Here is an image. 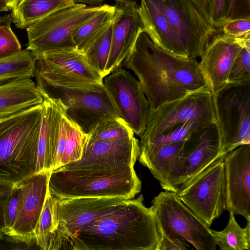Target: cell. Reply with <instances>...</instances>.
I'll return each instance as SVG.
<instances>
[{"label":"cell","instance_id":"6da1fadb","mask_svg":"<svg viewBox=\"0 0 250 250\" xmlns=\"http://www.w3.org/2000/svg\"><path fill=\"white\" fill-rule=\"evenodd\" d=\"M121 65L135 75L152 110L206 85L196 58L174 56L145 32Z\"/></svg>","mask_w":250,"mask_h":250},{"label":"cell","instance_id":"7a4b0ae2","mask_svg":"<svg viewBox=\"0 0 250 250\" xmlns=\"http://www.w3.org/2000/svg\"><path fill=\"white\" fill-rule=\"evenodd\" d=\"M142 194L126 200L70 236L64 250H155L160 235L152 206Z\"/></svg>","mask_w":250,"mask_h":250},{"label":"cell","instance_id":"3957f363","mask_svg":"<svg viewBox=\"0 0 250 250\" xmlns=\"http://www.w3.org/2000/svg\"><path fill=\"white\" fill-rule=\"evenodd\" d=\"M42 103L0 119V180L18 184L36 174Z\"/></svg>","mask_w":250,"mask_h":250},{"label":"cell","instance_id":"277c9868","mask_svg":"<svg viewBox=\"0 0 250 250\" xmlns=\"http://www.w3.org/2000/svg\"><path fill=\"white\" fill-rule=\"evenodd\" d=\"M51 195L57 200L87 197L133 199L141 189L134 167L120 168H65L51 171Z\"/></svg>","mask_w":250,"mask_h":250},{"label":"cell","instance_id":"5b68a950","mask_svg":"<svg viewBox=\"0 0 250 250\" xmlns=\"http://www.w3.org/2000/svg\"><path fill=\"white\" fill-rule=\"evenodd\" d=\"M36 57L35 75L38 83L88 91L104 88L103 78L76 47L54 50Z\"/></svg>","mask_w":250,"mask_h":250},{"label":"cell","instance_id":"8992f818","mask_svg":"<svg viewBox=\"0 0 250 250\" xmlns=\"http://www.w3.org/2000/svg\"><path fill=\"white\" fill-rule=\"evenodd\" d=\"M152 204L159 232L196 250L216 249L211 229L181 201L177 193L161 192Z\"/></svg>","mask_w":250,"mask_h":250},{"label":"cell","instance_id":"52a82bcc","mask_svg":"<svg viewBox=\"0 0 250 250\" xmlns=\"http://www.w3.org/2000/svg\"><path fill=\"white\" fill-rule=\"evenodd\" d=\"M213 100L224 157L238 146L250 144V83H228Z\"/></svg>","mask_w":250,"mask_h":250},{"label":"cell","instance_id":"ba28073f","mask_svg":"<svg viewBox=\"0 0 250 250\" xmlns=\"http://www.w3.org/2000/svg\"><path fill=\"white\" fill-rule=\"evenodd\" d=\"M105 6L75 3L57 11L26 28V49L35 56L50 51L76 47L72 33L80 25L95 15Z\"/></svg>","mask_w":250,"mask_h":250},{"label":"cell","instance_id":"9c48e42d","mask_svg":"<svg viewBox=\"0 0 250 250\" xmlns=\"http://www.w3.org/2000/svg\"><path fill=\"white\" fill-rule=\"evenodd\" d=\"M223 157L216 123L192 133L184 141L178 160L162 188L178 193L188 183Z\"/></svg>","mask_w":250,"mask_h":250},{"label":"cell","instance_id":"30bf717a","mask_svg":"<svg viewBox=\"0 0 250 250\" xmlns=\"http://www.w3.org/2000/svg\"><path fill=\"white\" fill-rule=\"evenodd\" d=\"M216 123L213 96L207 85L185 96L167 102L149 112L146 129L140 137L143 143L189 120Z\"/></svg>","mask_w":250,"mask_h":250},{"label":"cell","instance_id":"8fae6325","mask_svg":"<svg viewBox=\"0 0 250 250\" xmlns=\"http://www.w3.org/2000/svg\"><path fill=\"white\" fill-rule=\"evenodd\" d=\"M53 198L54 232L50 250H64L70 236L92 221L117 208L127 200L122 197L63 200Z\"/></svg>","mask_w":250,"mask_h":250},{"label":"cell","instance_id":"7c38bea8","mask_svg":"<svg viewBox=\"0 0 250 250\" xmlns=\"http://www.w3.org/2000/svg\"><path fill=\"white\" fill-rule=\"evenodd\" d=\"M177 194L181 201L209 227L225 210L224 157L184 185Z\"/></svg>","mask_w":250,"mask_h":250},{"label":"cell","instance_id":"4fadbf2b","mask_svg":"<svg viewBox=\"0 0 250 250\" xmlns=\"http://www.w3.org/2000/svg\"><path fill=\"white\" fill-rule=\"evenodd\" d=\"M37 85L49 96L59 99L66 107L65 116L86 134L104 120L120 117L104 87L88 91Z\"/></svg>","mask_w":250,"mask_h":250},{"label":"cell","instance_id":"5bb4252c","mask_svg":"<svg viewBox=\"0 0 250 250\" xmlns=\"http://www.w3.org/2000/svg\"><path fill=\"white\" fill-rule=\"evenodd\" d=\"M103 84L120 117L140 137L146 128L150 107L138 79L120 65L103 78Z\"/></svg>","mask_w":250,"mask_h":250},{"label":"cell","instance_id":"9a60e30c","mask_svg":"<svg viewBox=\"0 0 250 250\" xmlns=\"http://www.w3.org/2000/svg\"><path fill=\"white\" fill-rule=\"evenodd\" d=\"M176 31L189 58L201 57L215 29L191 0H152Z\"/></svg>","mask_w":250,"mask_h":250},{"label":"cell","instance_id":"2e32d148","mask_svg":"<svg viewBox=\"0 0 250 250\" xmlns=\"http://www.w3.org/2000/svg\"><path fill=\"white\" fill-rule=\"evenodd\" d=\"M216 33V32H215ZM214 33L204 49L199 66L205 84L214 96L228 83L231 67L250 34L232 38Z\"/></svg>","mask_w":250,"mask_h":250},{"label":"cell","instance_id":"e0dca14e","mask_svg":"<svg viewBox=\"0 0 250 250\" xmlns=\"http://www.w3.org/2000/svg\"><path fill=\"white\" fill-rule=\"evenodd\" d=\"M140 150L139 141L134 136L112 141L87 138L81 159L61 167L109 169L134 167Z\"/></svg>","mask_w":250,"mask_h":250},{"label":"cell","instance_id":"ac0fdd59","mask_svg":"<svg viewBox=\"0 0 250 250\" xmlns=\"http://www.w3.org/2000/svg\"><path fill=\"white\" fill-rule=\"evenodd\" d=\"M224 162L225 210L250 220V144L227 153Z\"/></svg>","mask_w":250,"mask_h":250},{"label":"cell","instance_id":"d6986e66","mask_svg":"<svg viewBox=\"0 0 250 250\" xmlns=\"http://www.w3.org/2000/svg\"><path fill=\"white\" fill-rule=\"evenodd\" d=\"M111 47L104 77L121 65L145 26L136 1L116 2Z\"/></svg>","mask_w":250,"mask_h":250},{"label":"cell","instance_id":"ffe728a7","mask_svg":"<svg viewBox=\"0 0 250 250\" xmlns=\"http://www.w3.org/2000/svg\"><path fill=\"white\" fill-rule=\"evenodd\" d=\"M51 171L36 173L20 183L19 212L9 237L29 244L35 240V230L44 204Z\"/></svg>","mask_w":250,"mask_h":250},{"label":"cell","instance_id":"44dd1931","mask_svg":"<svg viewBox=\"0 0 250 250\" xmlns=\"http://www.w3.org/2000/svg\"><path fill=\"white\" fill-rule=\"evenodd\" d=\"M139 11L145 33L154 44L174 56L189 58L176 31L152 0H141Z\"/></svg>","mask_w":250,"mask_h":250},{"label":"cell","instance_id":"7402d4cb","mask_svg":"<svg viewBox=\"0 0 250 250\" xmlns=\"http://www.w3.org/2000/svg\"><path fill=\"white\" fill-rule=\"evenodd\" d=\"M38 86L30 78L16 79L0 84V119L43 103Z\"/></svg>","mask_w":250,"mask_h":250},{"label":"cell","instance_id":"603a6c76","mask_svg":"<svg viewBox=\"0 0 250 250\" xmlns=\"http://www.w3.org/2000/svg\"><path fill=\"white\" fill-rule=\"evenodd\" d=\"M184 142L140 146V163L150 170L162 188L179 158Z\"/></svg>","mask_w":250,"mask_h":250},{"label":"cell","instance_id":"cb8c5ba5","mask_svg":"<svg viewBox=\"0 0 250 250\" xmlns=\"http://www.w3.org/2000/svg\"><path fill=\"white\" fill-rule=\"evenodd\" d=\"M75 4L71 0H20L11 11L12 22L17 28L26 29L47 16Z\"/></svg>","mask_w":250,"mask_h":250},{"label":"cell","instance_id":"d4e9b609","mask_svg":"<svg viewBox=\"0 0 250 250\" xmlns=\"http://www.w3.org/2000/svg\"><path fill=\"white\" fill-rule=\"evenodd\" d=\"M115 11L114 5L105 4L95 15L78 27L72 33L76 47L84 53L113 19Z\"/></svg>","mask_w":250,"mask_h":250},{"label":"cell","instance_id":"484cf974","mask_svg":"<svg viewBox=\"0 0 250 250\" xmlns=\"http://www.w3.org/2000/svg\"><path fill=\"white\" fill-rule=\"evenodd\" d=\"M36 61V56L26 49L0 60V84L16 79L32 78L35 76Z\"/></svg>","mask_w":250,"mask_h":250},{"label":"cell","instance_id":"4316f807","mask_svg":"<svg viewBox=\"0 0 250 250\" xmlns=\"http://www.w3.org/2000/svg\"><path fill=\"white\" fill-rule=\"evenodd\" d=\"M229 212L228 223L221 231L211 229L216 245L221 250H249L250 249V220H247L245 228L237 223L234 214Z\"/></svg>","mask_w":250,"mask_h":250},{"label":"cell","instance_id":"83f0119b","mask_svg":"<svg viewBox=\"0 0 250 250\" xmlns=\"http://www.w3.org/2000/svg\"><path fill=\"white\" fill-rule=\"evenodd\" d=\"M113 19L84 52L88 64L103 78L110 50Z\"/></svg>","mask_w":250,"mask_h":250},{"label":"cell","instance_id":"f1b7e54d","mask_svg":"<svg viewBox=\"0 0 250 250\" xmlns=\"http://www.w3.org/2000/svg\"><path fill=\"white\" fill-rule=\"evenodd\" d=\"M134 136L132 129L121 117L106 119L97 124L88 134L91 141H112Z\"/></svg>","mask_w":250,"mask_h":250},{"label":"cell","instance_id":"f546056e","mask_svg":"<svg viewBox=\"0 0 250 250\" xmlns=\"http://www.w3.org/2000/svg\"><path fill=\"white\" fill-rule=\"evenodd\" d=\"M212 122L207 120L194 119L179 124L168 131L143 143L140 146L151 145H164L184 141L194 132Z\"/></svg>","mask_w":250,"mask_h":250},{"label":"cell","instance_id":"4dcf8cb0","mask_svg":"<svg viewBox=\"0 0 250 250\" xmlns=\"http://www.w3.org/2000/svg\"><path fill=\"white\" fill-rule=\"evenodd\" d=\"M53 198L49 189L44 204L35 230V240L42 249L50 250L54 232Z\"/></svg>","mask_w":250,"mask_h":250},{"label":"cell","instance_id":"1f68e13d","mask_svg":"<svg viewBox=\"0 0 250 250\" xmlns=\"http://www.w3.org/2000/svg\"><path fill=\"white\" fill-rule=\"evenodd\" d=\"M87 138L88 134L67 117L66 141L61 167L81 159Z\"/></svg>","mask_w":250,"mask_h":250},{"label":"cell","instance_id":"d6a6232c","mask_svg":"<svg viewBox=\"0 0 250 250\" xmlns=\"http://www.w3.org/2000/svg\"><path fill=\"white\" fill-rule=\"evenodd\" d=\"M206 20L219 31L226 21L230 0H191Z\"/></svg>","mask_w":250,"mask_h":250},{"label":"cell","instance_id":"836d02e7","mask_svg":"<svg viewBox=\"0 0 250 250\" xmlns=\"http://www.w3.org/2000/svg\"><path fill=\"white\" fill-rule=\"evenodd\" d=\"M228 83L245 84L250 83V38L244 43L229 71Z\"/></svg>","mask_w":250,"mask_h":250},{"label":"cell","instance_id":"e575fe53","mask_svg":"<svg viewBox=\"0 0 250 250\" xmlns=\"http://www.w3.org/2000/svg\"><path fill=\"white\" fill-rule=\"evenodd\" d=\"M21 193V188L19 183L15 186L4 206L2 232L8 236L11 234L19 212Z\"/></svg>","mask_w":250,"mask_h":250},{"label":"cell","instance_id":"d590c367","mask_svg":"<svg viewBox=\"0 0 250 250\" xmlns=\"http://www.w3.org/2000/svg\"><path fill=\"white\" fill-rule=\"evenodd\" d=\"M11 25L0 26V60L11 57L21 50V43Z\"/></svg>","mask_w":250,"mask_h":250},{"label":"cell","instance_id":"8d00e7d4","mask_svg":"<svg viewBox=\"0 0 250 250\" xmlns=\"http://www.w3.org/2000/svg\"><path fill=\"white\" fill-rule=\"evenodd\" d=\"M220 31L227 36L240 38L250 34V19H236L226 21Z\"/></svg>","mask_w":250,"mask_h":250},{"label":"cell","instance_id":"74e56055","mask_svg":"<svg viewBox=\"0 0 250 250\" xmlns=\"http://www.w3.org/2000/svg\"><path fill=\"white\" fill-rule=\"evenodd\" d=\"M67 137V117L62 114L60 125L58 137L52 161L51 170L61 167V160L64 152Z\"/></svg>","mask_w":250,"mask_h":250},{"label":"cell","instance_id":"f35d334b","mask_svg":"<svg viewBox=\"0 0 250 250\" xmlns=\"http://www.w3.org/2000/svg\"><path fill=\"white\" fill-rule=\"evenodd\" d=\"M250 19V0H230L226 21Z\"/></svg>","mask_w":250,"mask_h":250},{"label":"cell","instance_id":"ab89813d","mask_svg":"<svg viewBox=\"0 0 250 250\" xmlns=\"http://www.w3.org/2000/svg\"><path fill=\"white\" fill-rule=\"evenodd\" d=\"M155 250H192L190 245L183 242L173 240L162 232Z\"/></svg>","mask_w":250,"mask_h":250},{"label":"cell","instance_id":"60d3db41","mask_svg":"<svg viewBox=\"0 0 250 250\" xmlns=\"http://www.w3.org/2000/svg\"><path fill=\"white\" fill-rule=\"evenodd\" d=\"M16 184L0 180V229L2 231V214L5 202Z\"/></svg>","mask_w":250,"mask_h":250},{"label":"cell","instance_id":"b9f144b4","mask_svg":"<svg viewBox=\"0 0 250 250\" xmlns=\"http://www.w3.org/2000/svg\"><path fill=\"white\" fill-rule=\"evenodd\" d=\"M74 3H81L88 4L89 6L100 5L104 1L106 0H113L116 2H124L130 1H137L138 0H71Z\"/></svg>","mask_w":250,"mask_h":250},{"label":"cell","instance_id":"7bdbcfd3","mask_svg":"<svg viewBox=\"0 0 250 250\" xmlns=\"http://www.w3.org/2000/svg\"><path fill=\"white\" fill-rule=\"evenodd\" d=\"M12 19L11 14L0 16V26L11 24Z\"/></svg>","mask_w":250,"mask_h":250},{"label":"cell","instance_id":"ee69618b","mask_svg":"<svg viewBox=\"0 0 250 250\" xmlns=\"http://www.w3.org/2000/svg\"><path fill=\"white\" fill-rule=\"evenodd\" d=\"M11 11L6 0H0V13Z\"/></svg>","mask_w":250,"mask_h":250},{"label":"cell","instance_id":"f6af8a7d","mask_svg":"<svg viewBox=\"0 0 250 250\" xmlns=\"http://www.w3.org/2000/svg\"><path fill=\"white\" fill-rule=\"evenodd\" d=\"M11 11L14 10L17 6L20 0H6Z\"/></svg>","mask_w":250,"mask_h":250}]
</instances>
